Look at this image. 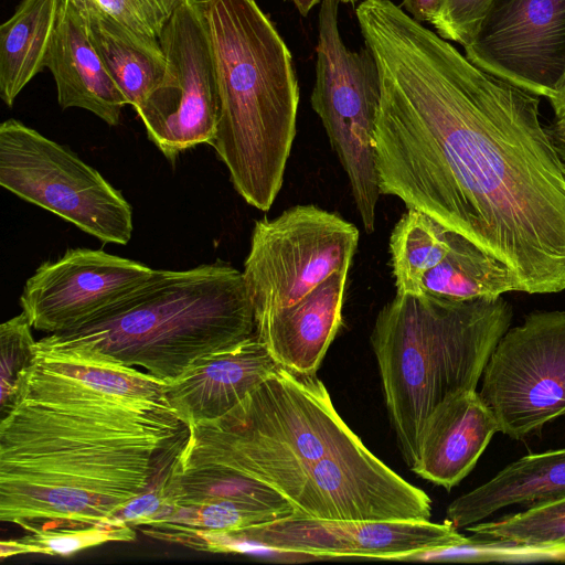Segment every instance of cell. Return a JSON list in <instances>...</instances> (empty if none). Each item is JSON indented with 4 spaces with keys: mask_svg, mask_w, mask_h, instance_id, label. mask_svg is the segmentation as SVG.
<instances>
[{
    "mask_svg": "<svg viewBox=\"0 0 565 565\" xmlns=\"http://www.w3.org/2000/svg\"><path fill=\"white\" fill-rule=\"evenodd\" d=\"M355 14L381 81V194L473 243L515 291L565 290V167L540 98L481 70L392 0H363Z\"/></svg>",
    "mask_w": 565,
    "mask_h": 565,
    "instance_id": "1",
    "label": "cell"
},
{
    "mask_svg": "<svg viewBox=\"0 0 565 565\" xmlns=\"http://www.w3.org/2000/svg\"><path fill=\"white\" fill-rule=\"evenodd\" d=\"M188 431L167 401L120 398L35 354L0 420V520L28 532L110 522Z\"/></svg>",
    "mask_w": 565,
    "mask_h": 565,
    "instance_id": "2",
    "label": "cell"
},
{
    "mask_svg": "<svg viewBox=\"0 0 565 565\" xmlns=\"http://www.w3.org/2000/svg\"><path fill=\"white\" fill-rule=\"evenodd\" d=\"M362 445L316 373L280 366L223 416L188 426L179 460L263 482L299 516L338 520L350 495L349 454Z\"/></svg>",
    "mask_w": 565,
    "mask_h": 565,
    "instance_id": "3",
    "label": "cell"
},
{
    "mask_svg": "<svg viewBox=\"0 0 565 565\" xmlns=\"http://www.w3.org/2000/svg\"><path fill=\"white\" fill-rule=\"evenodd\" d=\"M220 114L212 146L235 190L268 211L296 136L299 85L290 51L255 0H206Z\"/></svg>",
    "mask_w": 565,
    "mask_h": 565,
    "instance_id": "4",
    "label": "cell"
},
{
    "mask_svg": "<svg viewBox=\"0 0 565 565\" xmlns=\"http://www.w3.org/2000/svg\"><path fill=\"white\" fill-rule=\"evenodd\" d=\"M258 338L243 273L222 264L158 275L98 321L36 341L141 367L169 384L202 359Z\"/></svg>",
    "mask_w": 565,
    "mask_h": 565,
    "instance_id": "5",
    "label": "cell"
},
{
    "mask_svg": "<svg viewBox=\"0 0 565 565\" xmlns=\"http://www.w3.org/2000/svg\"><path fill=\"white\" fill-rule=\"evenodd\" d=\"M513 308L501 297L458 300L429 292H396L371 334L388 417L412 469L420 430L448 396L476 390Z\"/></svg>",
    "mask_w": 565,
    "mask_h": 565,
    "instance_id": "6",
    "label": "cell"
},
{
    "mask_svg": "<svg viewBox=\"0 0 565 565\" xmlns=\"http://www.w3.org/2000/svg\"><path fill=\"white\" fill-rule=\"evenodd\" d=\"M340 0H321L311 106L344 169L364 230L374 231L379 196L375 124L381 81L369 47L350 50L339 29Z\"/></svg>",
    "mask_w": 565,
    "mask_h": 565,
    "instance_id": "7",
    "label": "cell"
},
{
    "mask_svg": "<svg viewBox=\"0 0 565 565\" xmlns=\"http://www.w3.org/2000/svg\"><path fill=\"white\" fill-rule=\"evenodd\" d=\"M0 184L105 243L131 238L132 210L120 192L70 149L13 118L0 126Z\"/></svg>",
    "mask_w": 565,
    "mask_h": 565,
    "instance_id": "8",
    "label": "cell"
},
{
    "mask_svg": "<svg viewBox=\"0 0 565 565\" xmlns=\"http://www.w3.org/2000/svg\"><path fill=\"white\" fill-rule=\"evenodd\" d=\"M358 228L315 205L255 223L243 276L256 321L302 299L338 270H349Z\"/></svg>",
    "mask_w": 565,
    "mask_h": 565,
    "instance_id": "9",
    "label": "cell"
},
{
    "mask_svg": "<svg viewBox=\"0 0 565 565\" xmlns=\"http://www.w3.org/2000/svg\"><path fill=\"white\" fill-rule=\"evenodd\" d=\"M164 74L136 109L149 139L170 160L216 132L220 98L206 0H185L164 25Z\"/></svg>",
    "mask_w": 565,
    "mask_h": 565,
    "instance_id": "10",
    "label": "cell"
},
{
    "mask_svg": "<svg viewBox=\"0 0 565 565\" xmlns=\"http://www.w3.org/2000/svg\"><path fill=\"white\" fill-rule=\"evenodd\" d=\"M499 431L519 440L565 415V311H533L497 343L479 392Z\"/></svg>",
    "mask_w": 565,
    "mask_h": 565,
    "instance_id": "11",
    "label": "cell"
},
{
    "mask_svg": "<svg viewBox=\"0 0 565 565\" xmlns=\"http://www.w3.org/2000/svg\"><path fill=\"white\" fill-rule=\"evenodd\" d=\"M449 521L329 520L291 515L226 534L201 532L198 551L225 553L262 547L307 556L412 559L467 542Z\"/></svg>",
    "mask_w": 565,
    "mask_h": 565,
    "instance_id": "12",
    "label": "cell"
},
{
    "mask_svg": "<svg viewBox=\"0 0 565 565\" xmlns=\"http://www.w3.org/2000/svg\"><path fill=\"white\" fill-rule=\"evenodd\" d=\"M159 270L103 249L73 248L38 267L20 305L32 328L47 334L72 331L110 313Z\"/></svg>",
    "mask_w": 565,
    "mask_h": 565,
    "instance_id": "13",
    "label": "cell"
},
{
    "mask_svg": "<svg viewBox=\"0 0 565 565\" xmlns=\"http://www.w3.org/2000/svg\"><path fill=\"white\" fill-rule=\"evenodd\" d=\"M463 49L481 70L551 99L565 77V0H491Z\"/></svg>",
    "mask_w": 565,
    "mask_h": 565,
    "instance_id": "14",
    "label": "cell"
},
{
    "mask_svg": "<svg viewBox=\"0 0 565 565\" xmlns=\"http://www.w3.org/2000/svg\"><path fill=\"white\" fill-rule=\"evenodd\" d=\"M280 365L258 338L211 354L167 384L166 398L186 425L216 419Z\"/></svg>",
    "mask_w": 565,
    "mask_h": 565,
    "instance_id": "15",
    "label": "cell"
},
{
    "mask_svg": "<svg viewBox=\"0 0 565 565\" xmlns=\"http://www.w3.org/2000/svg\"><path fill=\"white\" fill-rule=\"evenodd\" d=\"M499 425L477 390L444 399L425 420L412 470L450 490L475 468Z\"/></svg>",
    "mask_w": 565,
    "mask_h": 565,
    "instance_id": "16",
    "label": "cell"
},
{
    "mask_svg": "<svg viewBox=\"0 0 565 565\" xmlns=\"http://www.w3.org/2000/svg\"><path fill=\"white\" fill-rule=\"evenodd\" d=\"M45 67L56 85L62 109L88 110L109 126H117L128 104L93 46L78 0H60Z\"/></svg>",
    "mask_w": 565,
    "mask_h": 565,
    "instance_id": "17",
    "label": "cell"
},
{
    "mask_svg": "<svg viewBox=\"0 0 565 565\" xmlns=\"http://www.w3.org/2000/svg\"><path fill=\"white\" fill-rule=\"evenodd\" d=\"M347 270H338L296 303L257 321L258 339L284 367L316 373L342 320Z\"/></svg>",
    "mask_w": 565,
    "mask_h": 565,
    "instance_id": "18",
    "label": "cell"
},
{
    "mask_svg": "<svg viewBox=\"0 0 565 565\" xmlns=\"http://www.w3.org/2000/svg\"><path fill=\"white\" fill-rule=\"evenodd\" d=\"M565 498V448L519 458L493 478L454 500L446 520L466 529L499 510L539 507Z\"/></svg>",
    "mask_w": 565,
    "mask_h": 565,
    "instance_id": "19",
    "label": "cell"
},
{
    "mask_svg": "<svg viewBox=\"0 0 565 565\" xmlns=\"http://www.w3.org/2000/svg\"><path fill=\"white\" fill-rule=\"evenodd\" d=\"M78 2L93 46L128 104L138 109L164 74L159 39L137 33L89 0Z\"/></svg>",
    "mask_w": 565,
    "mask_h": 565,
    "instance_id": "20",
    "label": "cell"
},
{
    "mask_svg": "<svg viewBox=\"0 0 565 565\" xmlns=\"http://www.w3.org/2000/svg\"><path fill=\"white\" fill-rule=\"evenodd\" d=\"M60 0H20L0 25V97L11 107L21 90L43 71Z\"/></svg>",
    "mask_w": 565,
    "mask_h": 565,
    "instance_id": "21",
    "label": "cell"
},
{
    "mask_svg": "<svg viewBox=\"0 0 565 565\" xmlns=\"http://www.w3.org/2000/svg\"><path fill=\"white\" fill-rule=\"evenodd\" d=\"M449 242L446 256L424 275L418 294L467 300L492 299L515 291L504 267L473 243L451 231Z\"/></svg>",
    "mask_w": 565,
    "mask_h": 565,
    "instance_id": "22",
    "label": "cell"
},
{
    "mask_svg": "<svg viewBox=\"0 0 565 565\" xmlns=\"http://www.w3.org/2000/svg\"><path fill=\"white\" fill-rule=\"evenodd\" d=\"M35 354L52 369L105 394L129 399L167 401V383L137 367L73 349L38 343Z\"/></svg>",
    "mask_w": 565,
    "mask_h": 565,
    "instance_id": "23",
    "label": "cell"
},
{
    "mask_svg": "<svg viewBox=\"0 0 565 565\" xmlns=\"http://www.w3.org/2000/svg\"><path fill=\"white\" fill-rule=\"evenodd\" d=\"M450 231L426 213L407 209L390 238L396 292L418 294L424 275L450 248Z\"/></svg>",
    "mask_w": 565,
    "mask_h": 565,
    "instance_id": "24",
    "label": "cell"
},
{
    "mask_svg": "<svg viewBox=\"0 0 565 565\" xmlns=\"http://www.w3.org/2000/svg\"><path fill=\"white\" fill-rule=\"evenodd\" d=\"M135 539L136 532L131 525L116 521L83 527L40 530L20 539L3 540L0 556L2 559L22 554L71 556L105 543L131 542Z\"/></svg>",
    "mask_w": 565,
    "mask_h": 565,
    "instance_id": "25",
    "label": "cell"
},
{
    "mask_svg": "<svg viewBox=\"0 0 565 565\" xmlns=\"http://www.w3.org/2000/svg\"><path fill=\"white\" fill-rule=\"evenodd\" d=\"M473 535L565 545V498L466 527Z\"/></svg>",
    "mask_w": 565,
    "mask_h": 565,
    "instance_id": "26",
    "label": "cell"
},
{
    "mask_svg": "<svg viewBox=\"0 0 565 565\" xmlns=\"http://www.w3.org/2000/svg\"><path fill=\"white\" fill-rule=\"evenodd\" d=\"M426 559L456 562H565V545L534 544L509 539L471 535L467 542L414 556Z\"/></svg>",
    "mask_w": 565,
    "mask_h": 565,
    "instance_id": "27",
    "label": "cell"
},
{
    "mask_svg": "<svg viewBox=\"0 0 565 565\" xmlns=\"http://www.w3.org/2000/svg\"><path fill=\"white\" fill-rule=\"evenodd\" d=\"M31 328L23 311L0 326V415L15 401L34 362L36 341Z\"/></svg>",
    "mask_w": 565,
    "mask_h": 565,
    "instance_id": "28",
    "label": "cell"
},
{
    "mask_svg": "<svg viewBox=\"0 0 565 565\" xmlns=\"http://www.w3.org/2000/svg\"><path fill=\"white\" fill-rule=\"evenodd\" d=\"M139 34L159 39L185 0H89Z\"/></svg>",
    "mask_w": 565,
    "mask_h": 565,
    "instance_id": "29",
    "label": "cell"
},
{
    "mask_svg": "<svg viewBox=\"0 0 565 565\" xmlns=\"http://www.w3.org/2000/svg\"><path fill=\"white\" fill-rule=\"evenodd\" d=\"M490 2L491 0H444L431 24L441 38L466 46L473 39Z\"/></svg>",
    "mask_w": 565,
    "mask_h": 565,
    "instance_id": "30",
    "label": "cell"
},
{
    "mask_svg": "<svg viewBox=\"0 0 565 565\" xmlns=\"http://www.w3.org/2000/svg\"><path fill=\"white\" fill-rule=\"evenodd\" d=\"M444 0H402L403 9L418 22H433L438 15Z\"/></svg>",
    "mask_w": 565,
    "mask_h": 565,
    "instance_id": "31",
    "label": "cell"
},
{
    "mask_svg": "<svg viewBox=\"0 0 565 565\" xmlns=\"http://www.w3.org/2000/svg\"><path fill=\"white\" fill-rule=\"evenodd\" d=\"M552 143L565 167V120H556L546 127Z\"/></svg>",
    "mask_w": 565,
    "mask_h": 565,
    "instance_id": "32",
    "label": "cell"
},
{
    "mask_svg": "<svg viewBox=\"0 0 565 565\" xmlns=\"http://www.w3.org/2000/svg\"><path fill=\"white\" fill-rule=\"evenodd\" d=\"M548 100L554 110L556 120H565V77L556 94Z\"/></svg>",
    "mask_w": 565,
    "mask_h": 565,
    "instance_id": "33",
    "label": "cell"
},
{
    "mask_svg": "<svg viewBox=\"0 0 565 565\" xmlns=\"http://www.w3.org/2000/svg\"><path fill=\"white\" fill-rule=\"evenodd\" d=\"M294 3L299 13L303 17H307L311 9L321 2V0H289Z\"/></svg>",
    "mask_w": 565,
    "mask_h": 565,
    "instance_id": "34",
    "label": "cell"
}]
</instances>
